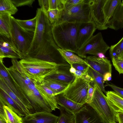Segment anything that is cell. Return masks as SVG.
I'll use <instances>...</instances> for the list:
<instances>
[{
	"label": "cell",
	"instance_id": "obj_1",
	"mask_svg": "<svg viewBox=\"0 0 123 123\" xmlns=\"http://www.w3.org/2000/svg\"><path fill=\"white\" fill-rule=\"evenodd\" d=\"M80 23L61 22L52 26L53 39L60 48L76 54L77 38Z\"/></svg>",
	"mask_w": 123,
	"mask_h": 123
},
{
	"label": "cell",
	"instance_id": "obj_45",
	"mask_svg": "<svg viewBox=\"0 0 123 123\" xmlns=\"http://www.w3.org/2000/svg\"><path fill=\"white\" fill-rule=\"evenodd\" d=\"M82 78L85 81L89 83L93 81V79L87 72L84 74Z\"/></svg>",
	"mask_w": 123,
	"mask_h": 123
},
{
	"label": "cell",
	"instance_id": "obj_20",
	"mask_svg": "<svg viewBox=\"0 0 123 123\" xmlns=\"http://www.w3.org/2000/svg\"><path fill=\"white\" fill-rule=\"evenodd\" d=\"M55 97L58 105L74 114L79 111L84 106V105L76 103L65 96L62 94L57 95Z\"/></svg>",
	"mask_w": 123,
	"mask_h": 123
},
{
	"label": "cell",
	"instance_id": "obj_13",
	"mask_svg": "<svg viewBox=\"0 0 123 123\" xmlns=\"http://www.w3.org/2000/svg\"><path fill=\"white\" fill-rule=\"evenodd\" d=\"M3 63V59H0V77L1 78L11 90L26 105L30 112L33 113L34 110L27 97L18 90L10 77Z\"/></svg>",
	"mask_w": 123,
	"mask_h": 123
},
{
	"label": "cell",
	"instance_id": "obj_8",
	"mask_svg": "<svg viewBox=\"0 0 123 123\" xmlns=\"http://www.w3.org/2000/svg\"><path fill=\"white\" fill-rule=\"evenodd\" d=\"M90 83L82 77H75L62 94L77 103L84 105L86 103L89 85Z\"/></svg>",
	"mask_w": 123,
	"mask_h": 123
},
{
	"label": "cell",
	"instance_id": "obj_38",
	"mask_svg": "<svg viewBox=\"0 0 123 123\" xmlns=\"http://www.w3.org/2000/svg\"><path fill=\"white\" fill-rule=\"evenodd\" d=\"M12 1L17 7L27 6H31L35 0H11Z\"/></svg>",
	"mask_w": 123,
	"mask_h": 123
},
{
	"label": "cell",
	"instance_id": "obj_26",
	"mask_svg": "<svg viewBox=\"0 0 123 123\" xmlns=\"http://www.w3.org/2000/svg\"><path fill=\"white\" fill-rule=\"evenodd\" d=\"M58 50L62 57L70 66L74 64L78 63L86 64L90 67L84 60L74 53L60 48Z\"/></svg>",
	"mask_w": 123,
	"mask_h": 123
},
{
	"label": "cell",
	"instance_id": "obj_35",
	"mask_svg": "<svg viewBox=\"0 0 123 123\" xmlns=\"http://www.w3.org/2000/svg\"><path fill=\"white\" fill-rule=\"evenodd\" d=\"M65 0H49V9H58L63 11Z\"/></svg>",
	"mask_w": 123,
	"mask_h": 123
},
{
	"label": "cell",
	"instance_id": "obj_19",
	"mask_svg": "<svg viewBox=\"0 0 123 123\" xmlns=\"http://www.w3.org/2000/svg\"><path fill=\"white\" fill-rule=\"evenodd\" d=\"M107 28L117 30H123V0H121L106 25Z\"/></svg>",
	"mask_w": 123,
	"mask_h": 123
},
{
	"label": "cell",
	"instance_id": "obj_21",
	"mask_svg": "<svg viewBox=\"0 0 123 123\" xmlns=\"http://www.w3.org/2000/svg\"><path fill=\"white\" fill-rule=\"evenodd\" d=\"M0 103L8 106L19 116L25 117V114L15 102L4 91L0 88Z\"/></svg>",
	"mask_w": 123,
	"mask_h": 123
},
{
	"label": "cell",
	"instance_id": "obj_34",
	"mask_svg": "<svg viewBox=\"0 0 123 123\" xmlns=\"http://www.w3.org/2000/svg\"><path fill=\"white\" fill-rule=\"evenodd\" d=\"M123 50V37L117 43L110 47L109 54L111 59L117 58Z\"/></svg>",
	"mask_w": 123,
	"mask_h": 123
},
{
	"label": "cell",
	"instance_id": "obj_31",
	"mask_svg": "<svg viewBox=\"0 0 123 123\" xmlns=\"http://www.w3.org/2000/svg\"><path fill=\"white\" fill-rule=\"evenodd\" d=\"M87 72L93 79L94 84H97L102 91L106 94L103 76L90 67Z\"/></svg>",
	"mask_w": 123,
	"mask_h": 123
},
{
	"label": "cell",
	"instance_id": "obj_42",
	"mask_svg": "<svg viewBox=\"0 0 123 123\" xmlns=\"http://www.w3.org/2000/svg\"><path fill=\"white\" fill-rule=\"evenodd\" d=\"M106 85L111 87L120 96L123 98V88L119 87L112 84H110L106 82Z\"/></svg>",
	"mask_w": 123,
	"mask_h": 123
},
{
	"label": "cell",
	"instance_id": "obj_33",
	"mask_svg": "<svg viewBox=\"0 0 123 123\" xmlns=\"http://www.w3.org/2000/svg\"><path fill=\"white\" fill-rule=\"evenodd\" d=\"M19 25L23 28L27 30L35 32L37 22V16L33 18L26 20L16 19Z\"/></svg>",
	"mask_w": 123,
	"mask_h": 123
},
{
	"label": "cell",
	"instance_id": "obj_51",
	"mask_svg": "<svg viewBox=\"0 0 123 123\" xmlns=\"http://www.w3.org/2000/svg\"><path fill=\"white\" fill-rule=\"evenodd\" d=\"M117 58L123 60V50Z\"/></svg>",
	"mask_w": 123,
	"mask_h": 123
},
{
	"label": "cell",
	"instance_id": "obj_29",
	"mask_svg": "<svg viewBox=\"0 0 123 123\" xmlns=\"http://www.w3.org/2000/svg\"><path fill=\"white\" fill-rule=\"evenodd\" d=\"M60 115L56 123H75L74 114L58 106Z\"/></svg>",
	"mask_w": 123,
	"mask_h": 123
},
{
	"label": "cell",
	"instance_id": "obj_30",
	"mask_svg": "<svg viewBox=\"0 0 123 123\" xmlns=\"http://www.w3.org/2000/svg\"><path fill=\"white\" fill-rule=\"evenodd\" d=\"M18 11L11 0H0V13H7L12 15Z\"/></svg>",
	"mask_w": 123,
	"mask_h": 123
},
{
	"label": "cell",
	"instance_id": "obj_37",
	"mask_svg": "<svg viewBox=\"0 0 123 123\" xmlns=\"http://www.w3.org/2000/svg\"><path fill=\"white\" fill-rule=\"evenodd\" d=\"M12 66L14 67L15 69L22 76L27 79L29 78L27 76L19 61H17L16 59H12Z\"/></svg>",
	"mask_w": 123,
	"mask_h": 123
},
{
	"label": "cell",
	"instance_id": "obj_49",
	"mask_svg": "<svg viewBox=\"0 0 123 123\" xmlns=\"http://www.w3.org/2000/svg\"><path fill=\"white\" fill-rule=\"evenodd\" d=\"M69 70V71L71 73L74 74L76 70L75 68L73 67L72 66H71Z\"/></svg>",
	"mask_w": 123,
	"mask_h": 123
},
{
	"label": "cell",
	"instance_id": "obj_40",
	"mask_svg": "<svg viewBox=\"0 0 123 123\" xmlns=\"http://www.w3.org/2000/svg\"><path fill=\"white\" fill-rule=\"evenodd\" d=\"M74 67L76 70L80 71L84 74L87 72L90 67L88 65L82 64L75 63L71 66Z\"/></svg>",
	"mask_w": 123,
	"mask_h": 123
},
{
	"label": "cell",
	"instance_id": "obj_44",
	"mask_svg": "<svg viewBox=\"0 0 123 123\" xmlns=\"http://www.w3.org/2000/svg\"><path fill=\"white\" fill-rule=\"evenodd\" d=\"M0 123H6L4 114L3 105L0 104Z\"/></svg>",
	"mask_w": 123,
	"mask_h": 123
},
{
	"label": "cell",
	"instance_id": "obj_25",
	"mask_svg": "<svg viewBox=\"0 0 123 123\" xmlns=\"http://www.w3.org/2000/svg\"><path fill=\"white\" fill-rule=\"evenodd\" d=\"M121 1V0H105L103 6V10L104 17V25L105 26Z\"/></svg>",
	"mask_w": 123,
	"mask_h": 123
},
{
	"label": "cell",
	"instance_id": "obj_14",
	"mask_svg": "<svg viewBox=\"0 0 123 123\" xmlns=\"http://www.w3.org/2000/svg\"><path fill=\"white\" fill-rule=\"evenodd\" d=\"M5 58L14 59H22L11 38L0 35V59Z\"/></svg>",
	"mask_w": 123,
	"mask_h": 123
},
{
	"label": "cell",
	"instance_id": "obj_2",
	"mask_svg": "<svg viewBox=\"0 0 123 123\" xmlns=\"http://www.w3.org/2000/svg\"><path fill=\"white\" fill-rule=\"evenodd\" d=\"M19 62L27 77L40 83L54 72L59 66L54 62L29 56L24 57Z\"/></svg>",
	"mask_w": 123,
	"mask_h": 123
},
{
	"label": "cell",
	"instance_id": "obj_15",
	"mask_svg": "<svg viewBox=\"0 0 123 123\" xmlns=\"http://www.w3.org/2000/svg\"><path fill=\"white\" fill-rule=\"evenodd\" d=\"M90 67L103 76L106 73H112V65L106 58H100L94 55L87 56L84 59Z\"/></svg>",
	"mask_w": 123,
	"mask_h": 123
},
{
	"label": "cell",
	"instance_id": "obj_10",
	"mask_svg": "<svg viewBox=\"0 0 123 123\" xmlns=\"http://www.w3.org/2000/svg\"><path fill=\"white\" fill-rule=\"evenodd\" d=\"M6 68L14 84L23 95L26 96L27 94L36 88V82L29 78H25L12 65L9 68L6 67Z\"/></svg>",
	"mask_w": 123,
	"mask_h": 123
},
{
	"label": "cell",
	"instance_id": "obj_47",
	"mask_svg": "<svg viewBox=\"0 0 123 123\" xmlns=\"http://www.w3.org/2000/svg\"><path fill=\"white\" fill-rule=\"evenodd\" d=\"M111 73H107L105 74L103 76L104 81L111 80L112 78Z\"/></svg>",
	"mask_w": 123,
	"mask_h": 123
},
{
	"label": "cell",
	"instance_id": "obj_50",
	"mask_svg": "<svg viewBox=\"0 0 123 123\" xmlns=\"http://www.w3.org/2000/svg\"><path fill=\"white\" fill-rule=\"evenodd\" d=\"M97 56L100 58H105V55L102 53H98L97 55Z\"/></svg>",
	"mask_w": 123,
	"mask_h": 123
},
{
	"label": "cell",
	"instance_id": "obj_48",
	"mask_svg": "<svg viewBox=\"0 0 123 123\" xmlns=\"http://www.w3.org/2000/svg\"><path fill=\"white\" fill-rule=\"evenodd\" d=\"M84 74L81 71L76 70L74 74L75 77L77 78H81Z\"/></svg>",
	"mask_w": 123,
	"mask_h": 123
},
{
	"label": "cell",
	"instance_id": "obj_24",
	"mask_svg": "<svg viewBox=\"0 0 123 123\" xmlns=\"http://www.w3.org/2000/svg\"><path fill=\"white\" fill-rule=\"evenodd\" d=\"M0 88L6 92L15 102L23 111L26 116L31 114L26 105L11 90L2 79L0 77Z\"/></svg>",
	"mask_w": 123,
	"mask_h": 123
},
{
	"label": "cell",
	"instance_id": "obj_12",
	"mask_svg": "<svg viewBox=\"0 0 123 123\" xmlns=\"http://www.w3.org/2000/svg\"><path fill=\"white\" fill-rule=\"evenodd\" d=\"M105 0H88L91 8L92 21L97 29L104 30L107 28L104 25V17L103 7Z\"/></svg>",
	"mask_w": 123,
	"mask_h": 123
},
{
	"label": "cell",
	"instance_id": "obj_6",
	"mask_svg": "<svg viewBox=\"0 0 123 123\" xmlns=\"http://www.w3.org/2000/svg\"><path fill=\"white\" fill-rule=\"evenodd\" d=\"M11 19V38L23 59L26 55L31 45L35 32L23 28L18 23L16 19L12 16Z\"/></svg>",
	"mask_w": 123,
	"mask_h": 123
},
{
	"label": "cell",
	"instance_id": "obj_7",
	"mask_svg": "<svg viewBox=\"0 0 123 123\" xmlns=\"http://www.w3.org/2000/svg\"><path fill=\"white\" fill-rule=\"evenodd\" d=\"M88 0H85L67 10L63 11L60 22L80 23L92 21L91 8Z\"/></svg>",
	"mask_w": 123,
	"mask_h": 123
},
{
	"label": "cell",
	"instance_id": "obj_18",
	"mask_svg": "<svg viewBox=\"0 0 123 123\" xmlns=\"http://www.w3.org/2000/svg\"><path fill=\"white\" fill-rule=\"evenodd\" d=\"M70 67L58 66L54 72L45 79H51L69 85L74 80L75 77L74 74L69 71Z\"/></svg>",
	"mask_w": 123,
	"mask_h": 123
},
{
	"label": "cell",
	"instance_id": "obj_11",
	"mask_svg": "<svg viewBox=\"0 0 123 123\" xmlns=\"http://www.w3.org/2000/svg\"><path fill=\"white\" fill-rule=\"evenodd\" d=\"M75 123H105L96 111L87 103L74 114Z\"/></svg>",
	"mask_w": 123,
	"mask_h": 123
},
{
	"label": "cell",
	"instance_id": "obj_9",
	"mask_svg": "<svg viewBox=\"0 0 123 123\" xmlns=\"http://www.w3.org/2000/svg\"><path fill=\"white\" fill-rule=\"evenodd\" d=\"M110 48L103 39L100 32L93 36L86 43L79 49L76 54L80 57L86 58L87 54L97 56L99 53L104 55Z\"/></svg>",
	"mask_w": 123,
	"mask_h": 123
},
{
	"label": "cell",
	"instance_id": "obj_3",
	"mask_svg": "<svg viewBox=\"0 0 123 123\" xmlns=\"http://www.w3.org/2000/svg\"><path fill=\"white\" fill-rule=\"evenodd\" d=\"M59 48L52 36L45 40L37 49L25 57L29 56L54 62L59 67L70 66L62 56L58 50Z\"/></svg>",
	"mask_w": 123,
	"mask_h": 123
},
{
	"label": "cell",
	"instance_id": "obj_17",
	"mask_svg": "<svg viewBox=\"0 0 123 123\" xmlns=\"http://www.w3.org/2000/svg\"><path fill=\"white\" fill-rule=\"evenodd\" d=\"M58 118L51 113L35 112L23 118V123H56Z\"/></svg>",
	"mask_w": 123,
	"mask_h": 123
},
{
	"label": "cell",
	"instance_id": "obj_4",
	"mask_svg": "<svg viewBox=\"0 0 123 123\" xmlns=\"http://www.w3.org/2000/svg\"><path fill=\"white\" fill-rule=\"evenodd\" d=\"M36 16L37 22L33 39L25 56L37 49L45 40L52 36V26L47 14L40 8H38Z\"/></svg>",
	"mask_w": 123,
	"mask_h": 123
},
{
	"label": "cell",
	"instance_id": "obj_27",
	"mask_svg": "<svg viewBox=\"0 0 123 123\" xmlns=\"http://www.w3.org/2000/svg\"><path fill=\"white\" fill-rule=\"evenodd\" d=\"M40 83L50 89L55 93V95L62 93L69 85L47 79H45Z\"/></svg>",
	"mask_w": 123,
	"mask_h": 123
},
{
	"label": "cell",
	"instance_id": "obj_36",
	"mask_svg": "<svg viewBox=\"0 0 123 123\" xmlns=\"http://www.w3.org/2000/svg\"><path fill=\"white\" fill-rule=\"evenodd\" d=\"M113 65L119 74H123V60L118 58L111 59Z\"/></svg>",
	"mask_w": 123,
	"mask_h": 123
},
{
	"label": "cell",
	"instance_id": "obj_16",
	"mask_svg": "<svg viewBox=\"0 0 123 123\" xmlns=\"http://www.w3.org/2000/svg\"><path fill=\"white\" fill-rule=\"evenodd\" d=\"M96 29L95 24L93 21L80 23L77 38V45L78 49L93 36Z\"/></svg>",
	"mask_w": 123,
	"mask_h": 123
},
{
	"label": "cell",
	"instance_id": "obj_22",
	"mask_svg": "<svg viewBox=\"0 0 123 123\" xmlns=\"http://www.w3.org/2000/svg\"><path fill=\"white\" fill-rule=\"evenodd\" d=\"M106 96L108 103L116 113H123V98L114 91H106Z\"/></svg>",
	"mask_w": 123,
	"mask_h": 123
},
{
	"label": "cell",
	"instance_id": "obj_41",
	"mask_svg": "<svg viewBox=\"0 0 123 123\" xmlns=\"http://www.w3.org/2000/svg\"><path fill=\"white\" fill-rule=\"evenodd\" d=\"M38 1L40 8L46 14L49 9V0H38Z\"/></svg>",
	"mask_w": 123,
	"mask_h": 123
},
{
	"label": "cell",
	"instance_id": "obj_23",
	"mask_svg": "<svg viewBox=\"0 0 123 123\" xmlns=\"http://www.w3.org/2000/svg\"><path fill=\"white\" fill-rule=\"evenodd\" d=\"M11 15L7 13H0V35L11 37Z\"/></svg>",
	"mask_w": 123,
	"mask_h": 123
},
{
	"label": "cell",
	"instance_id": "obj_32",
	"mask_svg": "<svg viewBox=\"0 0 123 123\" xmlns=\"http://www.w3.org/2000/svg\"><path fill=\"white\" fill-rule=\"evenodd\" d=\"M62 11L56 9L49 10L48 11L46 14L52 26L60 22Z\"/></svg>",
	"mask_w": 123,
	"mask_h": 123
},
{
	"label": "cell",
	"instance_id": "obj_5",
	"mask_svg": "<svg viewBox=\"0 0 123 123\" xmlns=\"http://www.w3.org/2000/svg\"><path fill=\"white\" fill-rule=\"evenodd\" d=\"M91 101L88 103L97 113L105 123H117L116 113L110 106L106 96L96 84Z\"/></svg>",
	"mask_w": 123,
	"mask_h": 123
},
{
	"label": "cell",
	"instance_id": "obj_28",
	"mask_svg": "<svg viewBox=\"0 0 123 123\" xmlns=\"http://www.w3.org/2000/svg\"><path fill=\"white\" fill-rule=\"evenodd\" d=\"M6 123H23V118L7 106L3 105Z\"/></svg>",
	"mask_w": 123,
	"mask_h": 123
},
{
	"label": "cell",
	"instance_id": "obj_46",
	"mask_svg": "<svg viewBox=\"0 0 123 123\" xmlns=\"http://www.w3.org/2000/svg\"><path fill=\"white\" fill-rule=\"evenodd\" d=\"M116 116L117 123H123V113H116Z\"/></svg>",
	"mask_w": 123,
	"mask_h": 123
},
{
	"label": "cell",
	"instance_id": "obj_39",
	"mask_svg": "<svg viewBox=\"0 0 123 123\" xmlns=\"http://www.w3.org/2000/svg\"><path fill=\"white\" fill-rule=\"evenodd\" d=\"M85 0H65V7L63 11L67 10L74 6L80 3Z\"/></svg>",
	"mask_w": 123,
	"mask_h": 123
},
{
	"label": "cell",
	"instance_id": "obj_43",
	"mask_svg": "<svg viewBox=\"0 0 123 123\" xmlns=\"http://www.w3.org/2000/svg\"><path fill=\"white\" fill-rule=\"evenodd\" d=\"M94 87L92 86L90 84L89 85L86 103H89L91 101L94 94Z\"/></svg>",
	"mask_w": 123,
	"mask_h": 123
}]
</instances>
